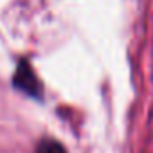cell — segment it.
I'll use <instances>...</instances> for the list:
<instances>
[{
	"label": "cell",
	"mask_w": 153,
	"mask_h": 153,
	"mask_svg": "<svg viewBox=\"0 0 153 153\" xmlns=\"http://www.w3.org/2000/svg\"><path fill=\"white\" fill-rule=\"evenodd\" d=\"M15 85H16V88L24 90L25 94H29L33 97H36V96L40 97V83L27 61L18 63V68L15 72Z\"/></svg>",
	"instance_id": "cell-1"
},
{
	"label": "cell",
	"mask_w": 153,
	"mask_h": 153,
	"mask_svg": "<svg viewBox=\"0 0 153 153\" xmlns=\"http://www.w3.org/2000/svg\"><path fill=\"white\" fill-rule=\"evenodd\" d=\"M36 153H67V151H65V148H63L59 142L47 139V140H42V142L38 144Z\"/></svg>",
	"instance_id": "cell-2"
}]
</instances>
